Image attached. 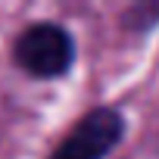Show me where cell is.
<instances>
[{"mask_svg": "<svg viewBox=\"0 0 159 159\" xmlns=\"http://www.w3.org/2000/svg\"><path fill=\"white\" fill-rule=\"evenodd\" d=\"M13 56L34 78H62L75 62V38L59 22H31L16 38Z\"/></svg>", "mask_w": 159, "mask_h": 159, "instance_id": "1", "label": "cell"}, {"mask_svg": "<svg viewBox=\"0 0 159 159\" xmlns=\"http://www.w3.org/2000/svg\"><path fill=\"white\" fill-rule=\"evenodd\" d=\"M125 137V116L112 106H97L72 125L47 159H106Z\"/></svg>", "mask_w": 159, "mask_h": 159, "instance_id": "2", "label": "cell"}, {"mask_svg": "<svg viewBox=\"0 0 159 159\" xmlns=\"http://www.w3.org/2000/svg\"><path fill=\"white\" fill-rule=\"evenodd\" d=\"M156 19H159V3H140V7L128 10V16H125L128 28H150V25H156Z\"/></svg>", "mask_w": 159, "mask_h": 159, "instance_id": "3", "label": "cell"}]
</instances>
